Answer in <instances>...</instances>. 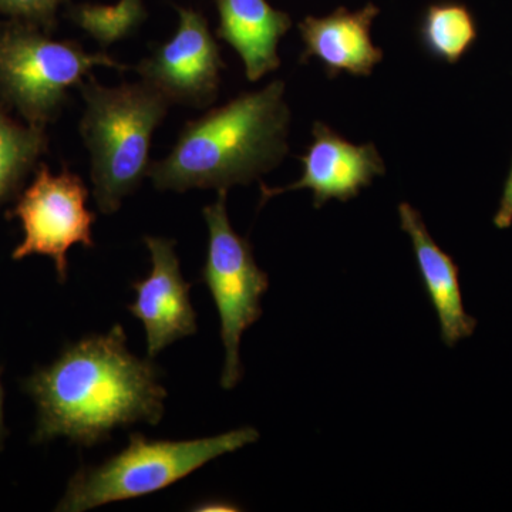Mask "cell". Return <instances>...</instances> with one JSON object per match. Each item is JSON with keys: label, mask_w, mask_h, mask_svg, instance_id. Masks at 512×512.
<instances>
[{"label": "cell", "mask_w": 512, "mask_h": 512, "mask_svg": "<svg viewBox=\"0 0 512 512\" xmlns=\"http://www.w3.org/2000/svg\"><path fill=\"white\" fill-rule=\"evenodd\" d=\"M22 389L37 409L32 443L63 437L79 447L104 443L131 424L156 426L168 396L160 369L150 357L130 352L121 325L64 346L55 362L23 380Z\"/></svg>", "instance_id": "1"}, {"label": "cell", "mask_w": 512, "mask_h": 512, "mask_svg": "<svg viewBox=\"0 0 512 512\" xmlns=\"http://www.w3.org/2000/svg\"><path fill=\"white\" fill-rule=\"evenodd\" d=\"M289 123L285 83L275 80L187 121L170 154L151 161L148 177L158 191H228L251 184L284 161Z\"/></svg>", "instance_id": "2"}, {"label": "cell", "mask_w": 512, "mask_h": 512, "mask_svg": "<svg viewBox=\"0 0 512 512\" xmlns=\"http://www.w3.org/2000/svg\"><path fill=\"white\" fill-rule=\"evenodd\" d=\"M77 90L86 104L79 133L89 151L94 201L101 214H116L148 177L153 134L171 103L144 80L107 87L92 73Z\"/></svg>", "instance_id": "3"}, {"label": "cell", "mask_w": 512, "mask_h": 512, "mask_svg": "<svg viewBox=\"0 0 512 512\" xmlns=\"http://www.w3.org/2000/svg\"><path fill=\"white\" fill-rule=\"evenodd\" d=\"M258 440L259 431L254 427L177 441L151 440L141 433H131L126 448L100 466L80 468L70 478L56 511L83 512L157 493L215 458Z\"/></svg>", "instance_id": "4"}, {"label": "cell", "mask_w": 512, "mask_h": 512, "mask_svg": "<svg viewBox=\"0 0 512 512\" xmlns=\"http://www.w3.org/2000/svg\"><path fill=\"white\" fill-rule=\"evenodd\" d=\"M97 66L130 69L104 50L89 53L76 40L53 39L20 20L0 22V103L29 126L47 128L55 123L70 90Z\"/></svg>", "instance_id": "5"}, {"label": "cell", "mask_w": 512, "mask_h": 512, "mask_svg": "<svg viewBox=\"0 0 512 512\" xmlns=\"http://www.w3.org/2000/svg\"><path fill=\"white\" fill-rule=\"evenodd\" d=\"M228 191H218L214 204L202 210L208 228V249L201 271L221 320L225 349L222 389L232 390L241 382V339L245 330L261 319V299L269 288V276L256 264L248 238L232 228L227 210Z\"/></svg>", "instance_id": "6"}, {"label": "cell", "mask_w": 512, "mask_h": 512, "mask_svg": "<svg viewBox=\"0 0 512 512\" xmlns=\"http://www.w3.org/2000/svg\"><path fill=\"white\" fill-rule=\"evenodd\" d=\"M89 188L79 174L63 165L53 174L40 161L32 184L22 190L16 204L5 214L8 221L19 220L25 238L12 252L13 261L32 255L47 256L55 264L57 281L69 278V254L74 245L94 248L93 225L96 212L87 208Z\"/></svg>", "instance_id": "7"}, {"label": "cell", "mask_w": 512, "mask_h": 512, "mask_svg": "<svg viewBox=\"0 0 512 512\" xmlns=\"http://www.w3.org/2000/svg\"><path fill=\"white\" fill-rule=\"evenodd\" d=\"M177 12L180 22L174 36L154 47L136 70L171 106L207 109L217 100L221 72L227 66L208 19L195 9Z\"/></svg>", "instance_id": "8"}, {"label": "cell", "mask_w": 512, "mask_h": 512, "mask_svg": "<svg viewBox=\"0 0 512 512\" xmlns=\"http://www.w3.org/2000/svg\"><path fill=\"white\" fill-rule=\"evenodd\" d=\"M312 137L308 150L299 157L301 178L286 187L261 184V205L285 192L311 190L313 207L322 208L330 200L346 202L356 198L376 177L386 174L375 144L356 146L322 121L313 124Z\"/></svg>", "instance_id": "9"}, {"label": "cell", "mask_w": 512, "mask_h": 512, "mask_svg": "<svg viewBox=\"0 0 512 512\" xmlns=\"http://www.w3.org/2000/svg\"><path fill=\"white\" fill-rule=\"evenodd\" d=\"M144 244L153 268L146 278L131 284L136 301L127 309L143 323L147 356L154 360L168 346L197 333V313L190 298L192 285L181 272L175 241L146 237Z\"/></svg>", "instance_id": "10"}, {"label": "cell", "mask_w": 512, "mask_h": 512, "mask_svg": "<svg viewBox=\"0 0 512 512\" xmlns=\"http://www.w3.org/2000/svg\"><path fill=\"white\" fill-rule=\"evenodd\" d=\"M380 9L367 3L362 9L340 8L326 16H306L298 23L303 50L301 63L318 59L329 79L346 73L367 77L382 63L383 50L372 40V25Z\"/></svg>", "instance_id": "11"}, {"label": "cell", "mask_w": 512, "mask_h": 512, "mask_svg": "<svg viewBox=\"0 0 512 512\" xmlns=\"http://www.w3.org/2000/svg\"><path fill=\"white\" fill-rule=\"evenodd\" d=\"M400 228L412 241L414 258L424 289L439 316L441 340L454 348L460 340L470 338L477 328V319L464 309L461 295L460 269L447 252L439 247L423 217L413 205H399Z\"/></svg>", "instance_id": "12"}, {"label": "cell", "mask_w": 512, "mask_h": 512, "mask_svg": "<svg viewBox=\"0 0 512 512\" xmlns=\"http://www.w3.org/2000/svg\"><path fill=\"white\" fill-rule=\"evenodd\" d=\"M218 10L217 36L237 52L249 82H258L281 66L279 42L292 28L284 10L268 0H214Z\"/></svg>", "instance_id": "13"}, {"label": "cell", "mask_w": 512, "mask_h": 512, "mask_svg": "<svg viewBox=\"0 0 512 512\" xmlns=\"http://www.w3.org/2000/svg\"><path fill=\"white\" fill-rule=\"evenodd\" d=\"M47 150L46 128L29 126L16 119L0 103V207L18 198Z\"/></svg>", "instance_id": "14"}, {"label": "cell", "mask_w": 512, "mask_h": 512, "mask_svg": "<svg viewBox=\"0 0 512 512\" xmlns=\"http://www.w3.org/2000/svg\"><path fill=\"white\" fill-rule=\"evenodd\" d=\"M420 45L433 59L457 64L478 39L476 16L458 0L430 3L421 16Z\"/></svg>", "instance_id": "15"}, {"label": "cell", "mask_w": 512, "mask_h": 512, "mask_svg": "<svg viewBox=\"0 0 512 512\" xmlns=\"http://www.w3.org/2000/svg\"><path fill=\"white\" fill-rule=\"evenodd\" d=\"M70 20L99 43L106 52L113 43L120 42L134 32L147 19V10L141 0H121L116 6L83 3L70 6Z\"/></svg>", "instance_id": "16"}, {"label": "cell", "mask_w": 512, "mask_h": 512, "mask_svg": "<svg viewBox=\"0 0 512 512\" xmlns=\"http://www.w3.org/2000/svg\"><path fill=\"white\" fill-rule=\"evenodd\" d=\"M69 0H0V15L20 20L52 35L57 29V16Z\"/></svg>", "instance_id": "17"}, {"label": "cell", "mask_w": 512, "mask_h": 512, "mask_svg": "<svg viewBox=\"0 0 512 512\" xmlns=\"http://www.w3.org/2000/svg\"><path fill=\"white\" fill-rule=\"evenodd\" d=\"M493 222L498 229H507L512 225V160Z\"/></svg>", "instance_id": "18"}, {"label": "cell", "mask_w": 512, "mask_h": 512, "mask_svg": "<svg viewBox=\"0 0 512 512\" xmlns=\"http://www.w3.org/2000/svg\"><path fill=\"white\" fill-rule=\"evenodd\" d=\"M3 403H5V389L2 384V369H0V451L5 447L6 437L9 436V431L5 426V413H3Z\"/></svg>", "instance_id": "19"}, {"label": "cell", "mask_w": 512, "mask_h": 512, "mask_svg": "<svg viewBox=\"0 0 512 512\" xmlns=\"http://www.w3.org/2000/svg\"><path fill=\"white\" fill-rule=\"evenodd\" d=\"M238 508L235 505L225 503V501H205L195 505L194 511H237Z\"/></svg>", "instance_id": "20"}]
</instances>
